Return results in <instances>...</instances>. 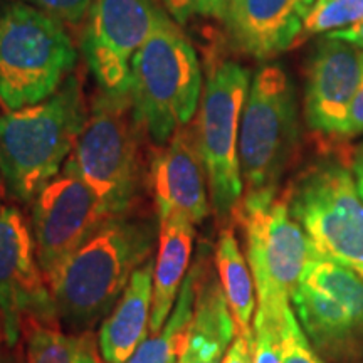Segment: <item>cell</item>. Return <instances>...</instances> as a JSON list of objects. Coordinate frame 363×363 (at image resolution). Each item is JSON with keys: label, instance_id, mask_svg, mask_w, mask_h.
Here are the masks:
<instances>
[{"label": "cell", "instance_id": "cell-1", "mask_svg": "<svg viewBox=\"0 0 363 363\" xmlns=\"http://www.w3.org/2000/svg\"><path fill=\"white\" fill-rule=\"evenodd\" d=\"M158 217L113 216L81 246L49 283L57 323L67 333H88L110 315L131 276L157 246Z\"/></svg>", "mask_w": 363, "mask_h": 363}, {"label": "cell", "instance_id": "cell-2", "mask_svg": "<svg viewBox=\"0 0 363 363\" xmlns=\"http://www.w3.org/2000/svg\"><path fill=\"white\" fill-rule=\"evenodd\" d=\"M88 115L79 71L44 101L0 115V177L13 197L33 201L56 179Z\"/></svg>", "mask_w": 363, "mask_h": 363}, {"label": "cell", "instance_id": "cell-3", "mask_svg": "<svg viewBox=\"0 0 363 363\" xmlns=\"http://www.w3.org/2000/svg\"><path fill=\"white\" fill-rule=\"evenodd\" d=\"M203 72L192 43L167 11L131 61L135 118L157 145H165L199 111Z\"/></svg>", "mask_w": 363, "mask_h": 363}, {"label": "cell", "instance_id": "cell-4", "mask_svg": "<svg viewBox=\"0 0 363 363\" xmlns=\"http://www.w3.org/2000/svg\"><path fill=\"white\" fill-rule=\"evenodd\" d=\"M142 135L131 98L99 91L65 172L93 189L110 216L133 211L142 190Z\"/></svg>", "mask_w": 363, "mask_h": 363}, {"label": "cell", "instance_id": "cell-5", "mask_svg": "<svg viewBox=\"0 0 363 363\" xmlns=\"http://www.w3.org/2000/svg\"><path fill=\"white\" fill-rule=\"evenodd\" d=\"M78 65V49L54 17L26 2L0 9V103L33 106L61 88Z\"/></svg>", "mask_w": 363, "mask_h": 363}, {"label": "cell", "instance_id": "cell-6", "mask_svg": "<svg viewBox=\"0 0 363 363\" xmlns=\"http://www.w3.org/2000/svg\"><path fill=\"white\" fill-rule=\"evenodd\" d=\"M249 86L251 74L242 65L214 51L207 54L194 133L206 169L211 207L222 224L235 216L244 195L239 130Z\"/></svg>", "mask_w": 363, "mask_h": 363}, {"label": "cell", "instance_id": "cell-7", "mask_svg": "<svg viewBox=\"0 0 363 363\" xmlns=\"http://www.w3.org/2000/svg\"><path fill=\"white\" fill-rule=\"evenodd\" d=\"M296 94L281 66L254 74L239 130L242 201L278 197L281 180L298 147Z\"/></svg>", "mask_w": 363, "mask_h": 363}, {"label": "cell", "instance_id": "cell-8", "mask_svg": "<svg viewBox=\"0 0 363 363\" xmlns=\"http://www.w3.org/2000/svg\"><path fill=\"white\" fill-rule=\"evenodd\" d=\"M234 217L246 235L247 262L257 296L256 313L284 321L294 288L315 247L289 214L286 197L240 201Z\"/></svg>", "mask_w": 363, "mask_h": 363}, {"label": "cell", "instance_id": "cell-9", "mask_svg": "<svg viewBox=\"0 0 363 363\" xmlns=\"http://www.w3.org/2000/svg\"><path fill=\"white\" fill-rule=\"evenodd\" d=\"M284 197L315 251L363 279V201L352 170L321 160L303 172Z\"/></svg>", "mask_w": 363, "mask_h": 363}, {"label": "cell", "instance_id": "cell-10", "mask_svg": "<svg viewBox=\"0 0 363 363\" xmlns=\"http://www.w3.org/2000/svg\"><path fill=\"white\" fill-rule=\"evenodd\" d=\"M291 303L311 347L331 360L363 352V279L315 251Z\"/></svg>", "mask_w": 363, "mask_h": 363}, {"label": "cell", "instance_id": "cell-11", "mask_svg": "<svg viewBox=\"0 0 363 363\" xmlns=\"http://www.w3.org/2000/svg\"><path fill=\"white\" fill-rule=\"evenodd\" d=\"M110 217L93 189L69 172H62L40 190L33 211V239L48 286Z\"/></svg>", "mask_w": 363, "mask_h": 363}, {"label": "cell", "instance_id": "cell-12", "mask_svg": "<svg viewBox=\"0 0 363 363\" xmlns=\"http://www.w3.org/2000/svg\"><path fill=\"white\" fill-rule=\"evenodd\" d=\"M163 11L158 0H94L81 48L99 91L130 96L131 61Z\"/></svg>", "mask_w": 363, "mask_h": 363}, {"label": "cell", "instance_id": "cell-13", "mask_svg": "<svg viewBox=\"0 0 363 363\" xmlns=\"http://www.w3.org/2000/svg\"><path fill=\"white\" fill-rule=\"evenodd\" d=\"M0 320L9 347L19 342L27 325H59L33 234L13 207H0Z\"/></svg>", "mask_w": 363, "mask_h": 363}, {"label": "cell", "instance_id": "cell-14", "mask_svg": "<svg viewBox=\"0 0 363 363\" xmlns=\"http://www.w3.org/2000/svg\"><path fill=\"white\" fill-rule=\"evenodd\" d=\"M362 74V49L330 35L318 43L305 89V120L313 131L342 138Z\"/></svg>", "mask_w": 363, "mask_h": 363}, {"label": "cell", "instance_id": "cell-15", "mask_svg": "<svg viewBox=\"0 0 363 363\" xmlns=\"http://www.w3.org/2000/svg\"><path fill=\"white\" fill-rule=\"evenodd\" d=\"M148 177L155 195L157 216L180 212L194 225H199L211 214L206 169L194 126H182L162 145L150 163Z\"/></svg>", "mask_w": 363, "mask_h": 363}, {"label": "cell", "instance_id": "cell-16", "mask_svg": "<svg viewBox=\"0 0 363 363\" xmlns=\"http://www.w3.org/2000/svg\"><path fill=\"white\" fill-rule=\"evenodd\" d=\"M315 0H229L225 30L239 51L269 59L298 44Z\"/></svg>", "mask_w": 363, "mask_h": 363}, {"label": "cell", "instance_id": "cell-17", "mask_svg": "<svg viewBox=\"0 0 363 363\" xmlns=\"http://www.w3.org/2000/svg\"><path fill=\"white\" fill-rule=\"evenodd\" d=\"M203 256L206 254L199 257L201 272L194 315L177 363H222L227 348L238 335L219 278L207 266Z\"/></svg>", "mask_w": 363, "mask_h": 363}, {"label": "cell", "instance_id": "cell-18", "mask_svg": "<svg viewBox=\"0 0 363 363\" xmlns=\"http://www.w3.org/2000/svg\"><path fill=\"white\" fill-rule=\"evenodd\" d=\"M158 217V256L153 267V301L150 335L163 328L174 310L180 288L189 274L195 229L194 222L180 212Z\"/></svg>", "mask_w": 363, "mask_h": 363}, {"label": "cell", "instance_id": "cell-19", "mask_svg": "<svg viewBox=\"0 0 363 363\" xmlns=\"http://www.w3.org/2000/svg\"><path fill=\"white\" fill-rule=\"evenodd\" d=\"M153 267L148 259L131 276L116 306L99 328V353L104 363H126L150 330L153 301Z\"/></svg>", "mask_w": 363, "mask_h": 363}, {"label": "cell", "instance_id": "cell-20", "mask_svg": "<svg viewBox=\"0 0 363 363\" xmlns=\"http://www.w3.org/2000/svg\"><path fill=\"white\" fill-rule=\"evenodd\" d=\"M216 267L227 306L240 335H251L252 315H256V286L251 267L240 251L238 238L230 227H222L216 244Z\"/></svg>", "mask_w": 363, "mask_h": 363}, {"label": "cell", "instance_id": "cell-21", "mask_svg": "<svg viewBox=\"0 0 363 363\" xmlns=\"http://www.w3.org/2000/svg\"><path fill=\"white\" fill-rule=\"evenodd\" d=\"M199 272H201V262L189 269L187 278L182 284L179 298L172 310L169 320L163 325V328L155 335H150L145 338L143 343L136 348L133 355L126 363H177L184 348L185 335L190 320L194 315L195 296H197Z\"/></svg>", "mask_w": 363, "mask_h": 363}, {"label": "cell", "instance_id": "cell-22", "mask_svg": "<svg viewBox=\"0 0 363 363\" xmlns=\"http://www.w3.org/2000/svg\"><path fill=\"white\" fill-rule=\"evenodd\" d=\"M27 363H104L88 333H67L57 326H26Z\"/></svg>", "mask_w": 363, "mask_h": 363}, {"label": "cell", "instance_id": "cell-23", "mask_svg": "<svg viewBox=\"0 0 363 363\" xmlns=\"http://www.w3.org/2000/svg\"><path fill=\"white\" fill-rule=\"evenodd\" d=\"M363 19V0H315L298 43L318 34L347 29Z\"/></svg>", "mask_w": 363, "mask_h": 363}, {"label": "cell", "instance_id": "cell-24", "mask_svg": "<svg viewBox=\"0 0 363 363\" xmlns=\"http://www.w3.org/2000/svg\"><path fill=\"white\" fill-rule=\"evenodd\" d=\"M252 330L254 363H283V343H281L283 321L271 320L256 313Z\"/></svg>", "mask_w": 363, "mask_h": 363}, {"label": "cell", "instance_id": "cell-25", "mask_svg": "<svg viewBox=\"0 0 363 363\" xmlns=\"http://www.w3.org/2000/svg\"><path fill=\"white\" fill-rule=\"evenodd\" d=\"M281 343H283V363H323L299 326L291 308L284 313Z\"/></svg>", "mask_w": 363, "mask_h": 363}, {"label": "cell", "instance_id": "cell-26", "mask_svg": "<svg viewBox=\"0 0 363 363\" xmlns=\"http://www.w3.org/2000/svg\"><path fill=\"white\" fill-rule=\"evenodd\" d=\"M163 9L179 26H184L194 17L224 19L229 0H162Z\"/></svg>", "mask_w": 363, "mask_h": 363}, {"label": "cell", "instance_id": "cell-27", "mask_svg": "<svg viewBox=\"0 0 363 363\" xmlns=\"http://www.w3.org/2000/svg\"><path fill=\"white\" fill-rule=\"evenodd\" d=\"M59 22L79 26L89 17L94 0H22Z\"/></svg>", "mask_w": 363, "mask_h": 363}, {"label": "cell", "instance_id": "cell-28", "mask_svg": "<svg viewBox=\"0 0 363 363\" xmlns=\"http://www.w3.org/2000/svg\"><path fill=\"white\" fill-rule=\"evenodd\" d=\"M358 135H363V74L350 108H348L347 123H345L342 138H353Z\"/></svg>", "mask_w": 363, "mask_h": 363}, {"label": "cell", "instance_id": "cell-29", "mask_svg": "<svg viewBox=\"0 0 363 363\" xmlns=\"http://www.w3.org/2000/svg\"><path fill=\"white\" fill-rule=\"evenodd\" d=\"M222 363H254V333L235 335Z\"/></svg>", "mask_w": 363, "mask_h": 363}, {"label": "cell", "instance_id": "cell-30", "mask_svg": "<svg viewBox=\"0 0 363 363\" xmlns=\"http://www.w3.org/2000/svg\"><path fill=\"white\" fill-rule=\"evenodd\" d=\"M326 35L355 45V48L362 49L363 51V19L360 22H357V24H353L352 27H347V29H342V30H335V33H330Z\"/></svg>", "mask_w": 363, "mask_h": 363}, {"label": "cell", "instance_id": "cell-31", "mask_svg": "<svg viewBox=\"0 0 363 363\" xmlns=\"http://www.w3.org/2000/svg\"><path fill=\"white\" fill-rule=\"evenodd\" d=\"M352 175H353V180H355L357 192H358V195H360V199L363 201V143L357 148L355 155H353Z\"/></svg>", "mask_w": 363, "mask_h": 363}, {"label": "cell", "instance_id": "cell-32", "mask_svg": "<svg viewBox=\"0 0 363 363\" xmlns=\"http://www.w3.org/2000/svg\"><path fill=\"white\" fill-rule=\"evenodd\" d=\"M0 363H12L11 357H9L6 348H2V345H0Z\"/></svg>", "mask_w": 363, "mask_h": 363}, {"label": "cell", "instance_id": "cell-33", "mask_svg": "<svg viewBox=\"0 0 363 363\" xmlns=\"http://www.w3.org/2000/svg\"><path fill=\"white\" fill-rule=\"evenodd\" d=\"M0 326H2V320H0Z\"/></svg>", "mask_w": 363, "mask_h": 363}, {"label": "cell", "instance_id": "cell-34", "mask_svg": "<svg viewBox=\"0 0 363 363\" xmlns=\"http://www.w3.org/2000/svg\"><path fill=\"white\" fill-rule=\"evenodd\" d=\"M0 182H2V177H0Z\"/></svg>", "mask_w": 363, "mask_h": 363}]
</instances>
